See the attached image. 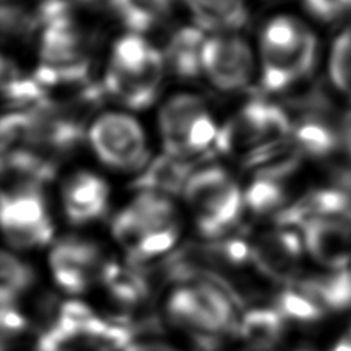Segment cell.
<instances>
[{"instance_id": "obj_32", "label": "cell", "mask_w": 351, "mask_h": 351, "mask_svg": "<svg viewBox=\"0 0 351 351\" xmlns=\"http://www.w3.org/2000/svg\"><path fill=\"white\" fill-rule=\"evenodd\" d=\"M65 3H68V2H74V3H90V2H93V0H64Z\"/></svg>"}, {"instance_id": "obj_1", "label": "cell", "mask_w": 351, "mask_h": 351, "mask_svg": "<svg viewBox=\"0 0 351 351\" xmlns=\"http://www.w3.org/2000/svg\"><path fill=\"white\" fill-rule=\"evenodd\" d=\"M171 327L200 343H216L236 333L239 313L230 294L210 280L176 284L164 299Z\"/></svg>"}, {"instance_id": "obj_5", "label": "cell", "mask_w": 351, "mask_h": 351, "mask_svg": "<svg viewBox=\"0 0 351 351\" xmlns=\"http://www.w3.org/2000/svg\"><path fill=\"white\" fill-rule=\"evenodd\" d=\"M182 193L199 234L208 241L227 237L245 208L242 190L222 167L193 171Z\"/></svg>"}, {"instance_id": "obj_27", "label": "cell", "mask_w": 351, "mask_h": 351, "mask_svg": "<svg viewBox=\"0 0 351 351\" xmlns=\"http://www.w3.org/2000/svg\"><path fill=\"white\" fill-rule=\"evenodd\" d=\"M330 77L337 91L351 99V27L336 37L331 48Z\"/></svg>"}, {"instance_id": "obj_19", "label": "cell", "mask_w": 351, "mask_h": 351, "mask_svg": "<svg viewBox=\"0 0 351 351\" xmlns=\"http://www.w3.org/2000/svg\"><path fill=\"white\" fill-rule=\"evenodd\" d=\"M99 288L108 294L112 302L122 306H136L147 299L149 287L136 268L111 261L106 265Z\"/></svg>"}, {"instance_id": "obj_6", "label": "cell", "mask_w": 351, "mask_h": 351, "mask_svg": "<svg viewBox=\"0 0 351 351\" xmlns=\"http://www.w3.org/2000/svg\"><path fill=\"white\" fill-rule=\"evenodd\" d=\"M293 123L287 112L265 100H252L219 130L216 147L223 153L243 156L256 165L290 137Z\"/></svg>"}, {"instance_id": "obj_7", "label": "cell", "mask_w": 351, "mask_h": 351, "mask_svg": "<svg viewBox=\"0 0 351 351\" xmlns=\"http://www.w3.org/2000/svg\"><path fill=\"white\" fill-rule=\"evenodd\" d=\"M159 134L165 153L188 160L216 145L219 128L202 97L190 93L174 94L160 106Z\"/></svg>"}, {"instance_id": "obj_30", "label": "cell", "mask_w": 351, "mask_h": 351, "mask_svg": "<svg viewBox=\"0 0 351 351\" xmlns=\"http://www.w3.org/2000/svg\"><path fill=\"white\" fill-rule=\"evenodd\" d=\"M346 152L348 153L350 159H351V116L347 119L346 123L342 125V143Z\"/></svg>"}, {"instance_id": "obj_9", "label": "cell", "mask_w": 351, "mask_h": 351, "mask_svg": "<svg viewBox=\"0 0 351 351\" xmlns=\"http://www.w3.org/2000/svg\"><path fill=\"white\" fill-rule=\"evenodd\" d=\"M88 142L96 158L112 170H139L149 158L143 125L127 112L108 111L94 119Z\"/></svg>"}, {"instance_id": "obj_16", "label": "cell", "mask_w": 351, "mask_h": 351, "mask_svg": "<svg viewBox=\"0 0 351 351\" xmlns=\"http://www.w3.org/2000/svg\"><path fill=\"white\" fill-rule=\"evenodd\" d=\"M285 324L276 306H258L239 317L234 335L250 351H274L284 339Z\"/></svg>"}, {"instance_id": "obj_8", "label": "cell", "mask_w": 351, "mask_h": 351, "mask_svg": "<svg viewBox=\"0 0 351 351\" xmlns=\"http://www.w3.org/2000/svg\"><path fill=\"white\" fill-rule=\"evenodd\" d=\"M0 233L14 252H31L53 242L54 225L40 186L0 190Z\"/></svg>"}, {"instance_id": "obj_21", "label": "cell", "mask_w": 351, "mask_h": 351, "mask_svg": "<svg viewBox=\"0 0 351 351\" xmlns=\"http://www.w3.org/2000/svg\"><path fill=\"white\" fill-rule=\"evenodd\" d=\"M173 0H110L116 16L130 29L141 34L153 28L171 8Z\"/></svg>"}, {"instance_id": "obj_24", "label": "cell", "mask_w": 351, "mask_h": 351, "mask_svg": "<svg viewBox=\"0 0 351 351\" xmlns=\"http://www.w3.org/2000/svg\"><path fill=\"white\" fill-rule=\"evenodd\" d=\"M274 306L287 321L291 319L298 322H315L327 313L302 280L291 282L279 294Z\"/></svg>"}, {"instance_id": "obj_29", "label": "cell", "mask_w": 351, "mask_h": 351, "mask_svg": "<svg viewBox=\"0 0 351 351\" xmlns=\"http://www.w3.org/2000/svg\"><path fill=\"white\" fill-rule=\"evenodd\" d=\"M125 351H185L162 341H133Z\"/></svg>"}, {"instance_id": "obj_10", "label": "cell", "mask_w": 351, "mask_h": 351, "mask_svg": "<svg viewBox=\"0 0 351 351\" xmlns=\"http://www.w3.org/2000/svg\"><path fill=\"white\" fill-rule=\"evenodd\" d=\"M108 262L96 242L79 236L64 237L49 250L48 271L59 290L79 298L99 288Z\"/></svg>"}, {"instance_id": "obj_18", "label": "cell", "mask_w": 351, "mask_h": 351, "mask_svg": "<svg viewBox=\"0 0 351 351\" xmlns=\"http://www.w3.org/2000/svg\"><path fill=\"white\" fill-rule=\"evenodd\" d=\"M206 36L199 27H184L176 31L164 51L165 65L178 77L202 76V48Z\"/></svg>"}, {"instance_id": "obj_31", "label": "cell", "mask_w": 351, "mask_h": 351, "mask_svg": "<svg viewBox=\"0 0 351 351\" xmlns=\"http://www.w3.org/2000/svg\"><path fill=\"white\" fill-rule=\"evenodd\" d=\"M331 351H351V328L348 333L342 337V339L337 342V346Z\"/></svg>"}, {"instance_id": "obj_13", "label": "cell", "mask_w": 351, "mask_h": 351, "mask_svg": "<svg viewBox=\"0 0 351 351\" xmlns=\"http://www.w3.org/2000/svg\"><path fill=\"white\" fill-rule=\"evenodd\" d=\"M110 205V185L91 171H77L66 179L62 188V206L74 225L99 221Z\"/></svg>"}, {"instance_id": "obj_15", "label": "cell", "mask_w": 351, "mask_h": 351, "mask_svg": "<svg viewBox=\"0 0 351 351\" xmlns=\"http://www.w3.org/2000/svg\"><path fill=\"white\" fill-rule=\"evenodd\" d=\"M84 36L76 23L66 16L48 17V27L42 33L40 58L43 68L76 70L85 68Z\"/></svg>"}, {"instance_id": "obj_12", "label": "cell", "mask_w": 351, "mask_h": 351, "mask_svg": "<svg viewBox=\"0 0 351 351\" xmlns=\"http://www.w3.org/2000/svg\"><path fill=\"white\" fill-rule=\"evenodd\" d=\"M304 241L285 227L269 230L250 242V263L280 282H291L299 269Z\"/></svg>"}, {"instance_id": "obj_26", "label": "cell", "mask_w": 351, "mask_h": 351, "mask_svg": "<svg viewBox=\"0 0 351 351\" xmlns=\"http://www.w3.org/2000/svg\"><path fill=\"white\" fill-rule=\"evenodd\" d=\"M0 96L14 102H31L40 96L36 80L25 79L16 64L0 54Z\"/></svg>"}, {"instance_id": "obj_11", "label": "cell", "mask_w": 351, "mask_h": 351, "mask_svg": "<svg viewBox=\"0 0 351 351\" xmlns=\"http://www.w3.org/2000/svg\"><path fill=\"white\" fill-rule=\"evenodd\" d=\"M202 76L221 91H239L252 82L256 70L250 43L236 33L206 36L202 59Z\"/></svg>"}, {"instance_id": "obj_2", "label": "cell", "mask_w": 351, "mask_h": 351, "mask_svg": "<svg viewBox=\"0 0 351 351\" xmlns=\"http://www.w3.org/2000/svg\"><path fill=\"white\" fill-rule=\"evenodd\" d=\"M111 231L128 259L147 262L171 252L180 237L182 222L170 197L142 191L117 213Z\"/></svg>"}, {"instance_id": "obj_3", "label": "cell", "mask_w": 351, "mask_h": 351, "mask_svg": "<svg viewBox=\"0 0 351 351\" xmlns=\"http://www.w3.org/2000/svg\"><path fill=\"white\" fill-rule=\"evenodd\" d=\"M261 85L268 93L284 91L313 70L317 42L296 17L278 16L261 36Z\"/></svg>"}, {"instance_id": "obj_23", "label": "cell", "mask_w": 351, "mask_h": 351, "mask_svg": "<svg viewBox=\"0 0 351 351\" xmlns=\"http://www.w3.org/2000/svg\"><path fill=\"white\" fill-rule=\"evenodd\" d=\"M285 176L259 173L243 193V202L254 215L280 213L285 205Z\"/></svg>"}, {"instance_id": "obj_4", "label": "cell", "mask_w": 351, "mask_h": 351, "mask_svg": "<svg viewBox=\"0 0 351 351\" xmlns=\"http://www.w3.org/2000/svg\"><path fill=\"white\" fill-rule=\"evenodd\" d=\"M134 339L122 324L74 298L62 304L37 341V351H125Z\"/></svg>"}, {"instance_id": "obj_25", "label": "cell", "mask_w": 351, "mask_h": 351, "mask_svg": "<svg viewBox=\"0 0 351 351\" xmlns=\"http://www.w3.org/2000/svg\"><path fill=\"white\" fill-rule=\"evenodd\" d=\"M191 173L193 171L188 170L186 160L176 159L167 154L164 159L149 167L142 180L143 188H145L143 191H153L165 194V196L167 193H173L176 190L182 191Z\"/></svg>"}, {"instance_id": "obj_14", "label": "cell", "mask_w": 351, "mask_h": 351, "mask_svg": "<svg viewBox=\"0 0 351 351\" xmlns=\"http://www.w3.org/2000/svg\"><path fill=\"white\" fill-rule=\"evenodd\" d=\"M304 247L313 259L330 269H347L351 262V222L324 217L305 223Z\"/></svg>"}, {"instance_id": "obj_17", "label": "cell", "mask_w": 351, "mask_h": 351, "mask_svg": "<svg viewBox=\"0 0 351 351\" xmlns=\"http://www.w3.org/2000/svg\"><path fill=\"white\" fill-rule=\"evenodd\" d=\"M196 27L216 33H234L248 21L245 0H182Z\"/></svg>"}, {"instance_id": "obj_28", "label": "cell", "mask_w": 351, "mask_h": 351, "mask_svg": "<svg viewBox=\"0 0 351 351\" xmlns=\"http://www.w3.org/2000/svg\"><path fill=\"white\" fill-rule=\"evenodd\" d=\"M305 6L321 21H333L351 6V0H305Z\"/></svg>"}, {"instance_id": "obj_20", "label": "cell", "mask_w": 351, "mask_h": 351, "mask_svg": "<svg viewBox=\"0 0 351 351\" xmlns=\"http://www.w3.org/2000/svg\"><path fill=\"white\" fill-rule=\"evenodd\" d=\"M34 284V268L14 250L0 248V304H21Z\"/></svg>"}, {"instance_id": "obj_22", "label": "cell", "mask_w": 351, "mask_h": 351, "mask_svg": "<svg viewBox=\"0 0 351 351\" xmlns=\"http://www.w3.org/2000/svg\"><path fill=\"white\" fill-rule=\"evenodd\" d=\"M325 311H342L351 306V273L348 269H331V273L317 278L304 279Z\"/></svg>"}]
</instances>
